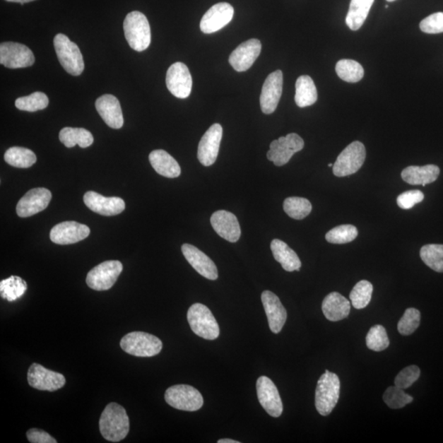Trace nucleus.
I'll list each match as a JSON object with an SVG mask.
<instances>
[{
    "label": "nucleus",
    "instance_id": "45",
    "mask_svg": "<svg viewBox=\"0 0 443 443\" xmlns=\"http://www.w3.org/2000/svg\"><path fill=\"white\" fill-rule=\"evenodd\" d=\"M423 33L439 34L443 33V13H436L427 17L420 24Z\"/></svg>",
    "mask_w": 443,
    "mask_h": 443
},
{
    "label": "nucleus",
    "instance_id": "36",
    "mask_svg": "<svg viewBox=\"0 0 443 443\" xmlns=\"http://www.w3.org/2000/svg\"><path fill=\"white\" fill-rule=\"evenodd\" d=\"M283 210L289 217L302 220L312 211V205L307 199L302 197H288L283 203Z\"/></svg>",
    "mask_w": 443,
    "mask_h": 443
},
{
    "label": "nucleus",
    "instance_id": "32",
    "mask_svg": "<svg viewBox=\"0 0 443 443\" xmlns=\"http://www.w3.org/2000/svg\"><path fill=\"white\" fill-rule=\"evenodd\" d=\"M59 140L68 148L78 145L81 148H88L93 144L94 137L88 130L64 127L59 132Z\"/></svg>",
    "mask_w": 443,
    "mask_h": 443
},
{
    "label": "nucleus",
    "instance_id": "19",
    "mask_svg": "<svg viewBox=\"0 0 443 443\" xmlns=\"http://www.w3.org/2000/svg\"><path fill=\"white\" fill-rule=\"evenodd\" d=\"M234 8L228 3H218L203 15L201 21V32L211 34L221 30L232 20Z\"/></svg>",
    "mask_w": 443,
    "mask_h": 443
},
{
    "label": "nucleus",
    "instance_id": "23",
    "mask_svg": "<svg viewBox=\"0 0 443 443\" xmlns=\"http://www.w3.org/2000/svg\"><path fill=\"white\" fill-rule=\"evenodd\" d=\"M261 300L268 318L269 329L275 334L281 332L288 318V312L281 300L271 291H264Z\"/></svg>",
    "mask_w": 443,
    "mask_h": 443
},
{
    "label": "nucleus",
    "instance_id": "21",
    "mask_svg": "<svg viewBox=\"0 0 443 443\" xmlns=\"http://www.w3.org/2000/svg\"><path fill=\"white\" fill-rule=\"evenodd\" d=\"M261 52V42L251 39L239 45L229 57V64L237 72H245L256 62Z\"/></svg>",
    "mask_w": 443,
    "mask_h": 443
},
{
    "label": "nucleus",
    "instance_id": "25",
    "mask_svg": "<svg viewBox=\"0 0 443 443\" xmlns=\"http://www.w3.org/2000/svg\"><path fill=\"white\" fill-rule=\"evenodd\" d=\"M183 256L195 271L210 280H216L218 277V268L212 259L200 249L190 244L182 247Z\"/></svg>",
    "mask_w": 443,
    "mask_h": 443
},
{
    "label": "nucleus",
    "instance_id": "11",
    "mask_svg": "<svg viewBox=\"0 0 443 443\" xmlns=\"http://www.w3.org/2000/svg\"><path fill=\"white\" fill-rule=\"evenodd\" d=\"M35 63L32 50L23 44L4 42L0 45V64L8 69L28 68Z\"/></svg>",
    "mask_w": 443,
    "mask_h": 443
},
{
    "label": "nucleus",
    "instance_id": "47",
    "mask_svg": "<svg viewBox=\"0 0 443 443\" xmlns=\"http://www.w3.org/2000/svg\"><path fill=\"white\" fill-rule=\"evenodd\" d=\"M28 439L32 443H57L48 432L38 429H30L27 432Z\"/></svg>",
    "mask_w": 443,
    "mask_h": 443
},
{
    "label": "nucleus",
    "instance_id": "29",
    "mask_svg": "<svg viewBox=\"0 0 443 443\" xmlns=\"http://www.w3.org/2000/svg\"><path fill=\"white\" fill-rule=\"evenodd\" d=\"M271 251L274 259L281 264L284 271L288 272L300 271L302 261H300L297 253L292 248H290L287 243L278 240V239H274L271 242Z\"/></svg>",
    "mask_w": 443,
    "mask_h": 443
},
{
    "label": "nucleus",
    "instance_id": "44",
    "mask_svg": "<svg viewBox=\"0 0 443 443\" xmlns=\"http://www.w3.org/2000/svg\"><path fill=\"white\" fill-rule=\"evenodd\" d=\"M420 376V370L418 366L410 365L402 370L398 374L396 375L394 384L398 388L402 389H409L413 385Z\"/></svg>",
    "mask_w": 443,
    "mask_h": 443
},
{
    "label": "nucleus",
    "instance_id": "4",
    "mask_svg": "<svg viewBox=\"0 0 443 443\" xmlns=\"http://www.w3.org/2000/svg\"><path fill=\"white\" fill-rule=\"evenodd\" d=\"M187 320L193 333L203 339L215 340L220 336V326L211 310L205 305H192L187 312Z\"/></svg>",
    "mask_w": 443,
    "mask_h": 443
},
{
    "label": "nucleus",
    "instance_id": "34",
    "mask_svg": "<svg viewBox=\"0 0 443 443\" xmlns=\"http://www.w3.org/2000/svg\"><path fill=\"white\" fill-rule=\"evenodd\" d=\"M28 289V284L22 278L11 276L0 282L1 297L9 302H15L23 297Z\"/></svg>",
    "mask_w": 443,
    "mask_h": 443
},
{
    "label": "nucleus",
    "instance_id": "48",
    "mask_svg": "<svg viewBox=\"0 0 443 443\" xmlns=\"http://www.w3.org/2000/svg\"><path fill=\"white\" fill-rule=\"evenodd\" d=\"M6 1L8 2H12V3H20V4H25V3H30V2H33L35 1V0H6Z\"/></svg>",
    "mask_w": 443,
    "mask_h": 443
},
{
    "label": "nucleus",
    "instance_id": "30",
    "mask_svg": "<svg viewBox=\"0 0 443 443\" xmlns=\"http://www.w3.org/2000/svg\"><path fill=\"white\" fill-rule=\"evenodd\" d=\"M318 100L317 86L309 76H300L295 83V101L300 108L315 104Z\"/></svg>",
    "mask_w": 443,
    "mask_h": 443
},
{
    "label": "nucleus",
    "instance_id": "3",
    "mask_svg": "<svg viewBox=\"0 0 443 443\" xmlns=\"http://www.w3.org/2000/svg\"><path fill=\"white\" fill-rule=\"evenodd\" d=\"M124 30L126 42L131 49L141 52L150 47V27L143 13L134 11L127 14L124 23Z\"/></svg>",
    "mask_w": 443,
    "mask_h": 443
},
{
    "label": "nucleus",
    "instance_id": "28",
    "mask_svg": "<svg viewBox=\"0 0 443 443\" xmlns=\"http://www.w3.org/2000/svg\"><path fill=\"white\" fill-rule=\"evenodd\" d=\"M149 160L156 172L160 175L169 178H175L181 175V167L175 158L169 153L163 150L152 151Z\"/></svg>",
    "mask_w": 443,
    "mask_h": 443
},
{
    "label": "nucleus",
    "instance_id": "41",
    "mask_svg": "<svg viewBox=\"0 0 443 443\" xmlns=\"http://www.w3.org/2000/svg\"><path fill=\"white\" fill-rule=\"evenodd\" d=\"M390 344L388 333L384 326L377 324L372 327L366 336V345L370 350L382 351L389 348Z\"/></svg>",
    "mask_w": 443,
    "mask_h": 443
},
{
    "label": "nucleus",
    "instance_id": "38",
    "mask_svg": "<svg viewBox=\"0 0 443 443\" xmlns=\"http://www.w3.org/2000/svg\"><path fill=\"white\" fill-rule=\"evenodd\" d=\"M373 291V285L369 281H366V280H362V281L356 283L350 294V302L354 308L361 309L367 307Z\"/></svg>",
    "mask_w": 443,
    "mask_h": 443
},
{
    "label": "nucleus",
    "instance_id": "2",
    "mask_svg": "<svg viewBox=\"0 0 443 443\" xmlns=\"http://www.w3.org/2000/svg\"><path fill=\"white\" fill-rule=\"evenodd\" d=\"M341 391L338 376L330 371L320 377L315 391V407L321 415L327 416L337 406Z\"/></svg>",
    "mask_w": 443,
    "mask_h": 443
},
{
    "label": "nucleus",
    "instance_id": "22",
    "mask_svg": "<svg viewBox=\"0 0 443 443\" xmlns=\"http://www.w3.org/2000/svg\"><path fill=\"white\" fill-rule=\"evenodd\" d=\"M211 225L218 236L229 242L235 243L241 237V227L237 218L231 212L218 211L211 218Z\"/></svg>",
    "mask_w": 443,
    "mask_h": 443
},
{
    "label": "nucleus",
    "instance_id": "12",
    "mask_svg": "<svg viewBox=\"0 0 443 443\" xmlns=\"http://www.w3.org/2000/svg\"><path fill=\"white\" fill-rule=\"evenodd\" d=\"M28 381L32 388L48 391L62 389L66 384L65 377L62 374L47 370L37 363L30 366Z\"/></svg>",
    "mask_w": 443,
    "mask_h": 443
},
{
    "label": "nucleus",
    "instance_id": "8",
    "mask_svg": "<svg viewBox=\"0 0 443 443\" xmlns=\"http://www.w3.org/2000/svg\"><path fill=\"white\" fill-rule=\"evenodd\" d=\"M365 158L366 150L363 143L360 141L353 142L345 148L334 163L333 175L339 177L354 175L362 167Z\"/></svg>",
    "mask_w": 443,
    "mask_h": 443
},
{
    "label": "nucleus",
    "instance_id": "17",
    "mask_svg": "<svg viewBox=\"0 0 443 443\" xmlns=\"http://www.w3.org/2000/svg\"><path fill=\"white\" fill-rule=\"evenodd\" d=\"M89 227L74 221L63 222L57 224L51 230L50 240L59 245H71L78 243L90 235Z\"/></svg>",
    "mask_w": 443,
    "mask_h": 443
},
{
    "label": "nucleus",
    "instance_id": "7",
    "mask_svg": "<svg viewBox=\"0 0 443 443\" xmlns=\"http://www.w3.org/2000/svg\"><path fill=\"white\" fill-rule=\"evenodd\" d=\"M167 404L173 408L184 411H196L203 405L201 394L189 385L179 384L170 386L165 395Z\"/></svg>",
    "mask_w": 443,
    "mask_h": 443
},
{
    "label": "nucleus",
    "instance_id": "39",
    "mask_svg": "<svg viewBox=\"0 0 443 443\" xmlns=\"http://www.w3.org/2000/svg\"><path fill=\"white\" fill-rule=\"evenodd\" d=\"M49 105V98L43 93H35L28 96H23L15 101L17 109L28 112L43 110Z\"/></svg>",
    "mask_w": 443,
    "mask_h": 443
},
{
    "label": "nucleus",
    "instance_id": "51",
    "mask_svg": "<svg viewBox=\"0 0 443 443\" xmlns=\"http://www.w3.org/2000/svg\"><path fill=\"white\" fill-rule=\"evenodd\" d=\"M329 167H333V164H329Z\"/></svg>",
    "mask_w": 443,
    "mask_h": 443
},
{
    "label": "nucleus",
    "instance_id": "42",
    "mask_svg": "<svg viewBox=\"0 0 443 443\" xmlns=\"http://www.w3.org/2000/svg\"><path fill=\"white\" fill-rule=\"evenodd\" d=\"M384 401L391 409H401L414 401L413 397L406 394L404 389L391 386L385 391Z\"/></svg>",
    "mask_w": 443,
    "mask_h": 443
},
{
    "label": "nucleus",
    "instance_id": "40",
    "mask_svg": "<svg viewBox=\"0 0 443 443\" xmlns=\"http://www.w3.org/2000/svg\"><path fill=\"white\" fill-rule=\"evenodd\" d=\"M358 236V230L353 225L345 224L336 227L326 234L325 238L329 243L345 244L355 240Z\"/></svg>",
    "mask_w": 443,
    "mask_h": 443
},
{
    "label": "nucleus",
    "instance_id": "27",
    "mask_svg": "<svg viewBox=\"0 0 443 443\" xmlns=\"http://www.w3.org/2000/svg\"><path fill=\"white\" fill-rule=\"evenodd\" d=\"M439 175V167L434 165L410 166L401 172V177L404 182L410 185H421L423 187L435 182Z\"/></svg>",
    "mask_w": 443,
    "mask_h": 443
},
{
    "label": "nucleus",
    "instance_id": "18",
    "mask_svg": "<svg viewBox=\"0 0 443 443\" xmlns=\"http://www.w3.org/2000/svg\"><path fill=\"white\" fill-rule=\"evenodd\" d=\"M52 199V194L47 188H34L23 196L17 205L18 215L28 218L45 210Z\"/></svg>",
    "mask_w": 443,
    "mask_h": 443
},
{
    "label": "nucleus",
    "instance_id": "1",
    "mask_svg": "<svg viewBox=\"0 0 443 443\" xmlns=\"http://www.w3.org/2000/svg\"><path fill=\"white\" fill-rule=\"evenodd\" d=\"M129 430V418L124 407L114 402L107 406L100 419V431L104 439L119 442L125 439Z\"/></svg>",
    "mask_w": 443,
    "mask_h": 443
},
{
    "label": "nucleus",
    "instance_id": "43",
    "mask_svg": "<svg viewBox=\"0 0 443 443\" xmlns=\"http://www.w3.org/2000/svg\"><path fill=\"white\" fill-rule=\"evenodd\" d=\"M421 314L418 309L415 308L407 309L403 317L397 324V330L403 336H409L415 332L420 324Z\"/></svg>",
    "mask_w": 443,
    "mask_h": 443
},
{
    "label": "nucleus",
    "instance_id": "33",
    "mask_svg": "<svg viewBox=\"0 0 443 443\" xmlns=\"http://www.w3.org/2000/svg\"><path fill=\"white\" fill-rule=\"evenodd\" d=\"M4 160L18 169H28L37 163V158L33 150L23 147H11L5 152Z\"/></svg>",
    "mask_w": 443,
    "mask_h": 443
},
{
    "label": "nucleus",
    "instance_id": "46",
    "mask_svg": "<svg viewBox=\"0 0 443 443\" xmlns=\"http://www.w3.org/2000/svg\"><path fill=\"white\" fill-rule=\"evenodd\" d=\"M425 196L423 192L419 190L408 191L402 193L396 199L397 205L403 210H410L413 208L416 203H419L424 200Z\"/></svg>",
    "mask_w": 443,
    "mask_h": 443
},
{
    "label": "nucleus",
    "instance_id": "16",
    "mask_svg": "<svg viewBox=\"0 0 443 443\" xmlns=\"http://www.w3.org/2000/svg\"><path fill=\"white\" fill-rule=\"evenodd\" d=\"M283 75L281 70L275 71L268 76L259 98L264 114H271L276 110L283 93Z\"/></svg>",
    "mask_w": 443,
    "mask_h": 443
},
{
    "label": "nucleus",
    "instance_id": "9",
    "mask_svg": "<svg viewBox=\"0 0 443 443\" xmlns=\"http://www.w3.org/2000/svg\"><path fill=\"white\" fill-rule=\"evenodd\" d=\"M123 269V264L119 261L101 263L88 273L86 284L95 291H106L114 286Z\"/></svg>",
    "mask_w": 443,
    "mask_h": 443
},
{
    "label": "nucleus",
    "instance_id": "49",
    "mask_svg": "<svg viewBox=\"0 0 443 443\" xmlns=\"http://www.w3.org/2000/svg\"><path fill=\"white\" fill-rule=\"evenodd\" d=\"M218 443H240V442L226 439L218 440Z\"/></svg>",
    "mask_w": 443,
    "mask_h": 443
},
{
    "label": "nucleus",
    "instance_id": "14",
    "mask_svg": "<svg viewBox=\"0 0 443 443\" xmlns=\"http://www.w3.org/2000/svg\"><path fill=\"white\" fill-rule=\"evenodd\" d=\"M166 85L175 98H187L191 93L192 78L187 65L180 62L171 65L167 72Z\"/></svg>",
    "mask_w": 443,
    "mask_h": 443
},
{
    "label": "nucleus",
    "instance_id": "15",
    "mask_svg": "<svg viewBox=\"0 0 443 443\" xmlns=\"http://www.w3.org/2000/svg\"><path fill=\"white\" fill-rule=\"evenodd\" d=\"M223 137V127L220 124L212 125L207 130L199 143L198 160L203 166L208 167L215 164L220 152Z\"/></svg>",
    "mask_w": 443,
    "mask_h": 443
},
{
    "label": "nucleus",
    "instance_id": "20",
    "mask_svg": "<svg viewBox=\"0 0 443 443\" xmlns=\"http://www.w3.org/2000/svg\"><path fill=\"white\" fill-rule=\"evenodd\" d=\"M84 203L90 211L100 215H118L125 210V202L120 197H105L95 191L86 192Z\"/></svg>",
    "mask_w": 443,
    "mask_h": 443
},
{
    "label": "nucleus",
    "instance_id": "31",
    "mask_svg": "<svg viewBox=\"0 0 443 443\" xmlns=\"http://www.w3.org/2000/svg\"><path fill=\"white\" fill-rule=\"evenodd\" d=\"M374 0H351L345 23L351 30H358L368 17Z\"/></svg>",
    "mask_w": 443,
    "mask_h": 443
},
{
    "label": "nucleus",
    "instance_id": "13",
    "mask_svg": "<svg viewBox=\"0 0 443 443\" xmlns=\"http://www.w3.org/2000/svg\"><path fill=\"white\" fill-rule=\"evenodd\" d=\"M256 391L259 403L269 415L278 418L283 411V405L276 385L266 376L257 380Z\"/></svg>",
    "mask_w": 443,
    "mask_h": 443
},
{
    "label": "nucleus",
    "instance_id": "24",
    "mask_svg": "<svg viewBox=\"0 0 443 443\" xmlns=\"http://www.w3.org/2000/svg\"><path fill=\"white\" fill-rule=\"evenodd\" d=\"M95 108L102 119L111 129H120L124 124L120 102L112 95H104L95 101Z\"/></svg>",
    "mask_w": 443,
    "mask_h": 443
},
{
    "label": "nucleus",
    "instance_id": "6",
    "mask_svg": "<svg viewBox=\"0 0 443 443\" xmlns=\"http://www.w3.org/2000/svg\"><path fill=\"white\" fill-rule=\"evenodd\" d=\"M121 348L137 358H152L160 353L163 343L159 338L144 332H132L122 338Z\"/></svg>",
    "mask_w": 443,
    "mask_h": 443
},
{
    "label": "nucleus",
    "instance_id": "35",
    "mask_svg": "<svg viewBox=\"0 0 443 443\" xmlns=\"http://www.w3.org/2000/svg\"><path fill=\"white\" fill-rule=\"evenodd\" d=\"M336 73L346 83H355L363 78L365 71L356 61L342 59L336 65Z\"/></svg>",
    "mask_w": 443,
    "mask_h": 443
},
{
    "label": "nucleus",
    "instance_id": "50",
    "mask_svg": "<svg viewBox=\"0 0 443 443\" xmlns=\"http://www.w3.org/2000/svg\"><path fill=\"white\" fill-rule=\"evenodd\" d=\"M386 1H388V2H394V1H396V0H386Z\"/></svg>",
    "mask_w": 443,
    "mask_h": 443
},
{
    "label": "nucleus",
    "instance_id": "26",
    "mask_svg": "<svg viewBox=\"0 0 443 443\" xmlns=\"http://www.w3.org/2000/svg\"><path fill=\"white\" fill-rule=\"evenodd\" d=\"M322 310L326 319L338 322L348 317L350 302L338 293H331L324 300Z\"/></svg>",
    "mask_w": 443,
    "mask_h": 443
},
{
    "label": "nucleus",
    "instance_id": "37",
    "mask_svg": "<svg viewBox=\"0 0 443 443\" xmlns=\"http://www.w3.org/2000/svg\"><path fill=\"white\" fill-rule=\"evenodd\" d=\"M422 261L432 271L443 273V245L430 244L420 249Z\"/></svg>",
    "mask_w": 443,
    "mask_h": 443
},
{
    "label": "nucleus",
    "instance_id": "52",
    "mask_svg": "<svg viewBox=\"0 0 443 443\" xmlns=\"http://www.w3.org/2000/svg\"><path fill=\"white\" fill-rule=\"evenodd\" d=\"M389 7V5H385V8H388Z\"/></svg>",
    "mask_w": 443,
    "mask_h": 443
},
{
    "label": "nucleus",
    "instance_id": "10",
    "mask_svg": "<svg viewBox=\"0 0 443 443\" xmlns=\"http://www.w3.org/2000/svg\"><path fill=\"white\" fill-rule=\"evenodd\" d=\"M304 146L303 139L297 134L281 136L271 142V150L267 153L268 160L276 166H283L288 164L295 153L302 150Z\"/></svg>",
    "mask_w": 443,
    "mask_h": 443
},
{
    "label": "nucleus",
    "instance_id": "5",
    "mask_svg": "<svg viewBox=\"0 0 443 443\" xmlns=\"http://www.w3.org/2000/svg\"><path fill=\"white\" fill-rule=\"evenodd\" d=\"M54 45L58 59L66 72L73 76L83 73L85 65L83 54L78 45L71 42L67 35H55Z\"/></svg>",
    "mask_w": 443,
    "mask_h": 443
}]
</instances>
